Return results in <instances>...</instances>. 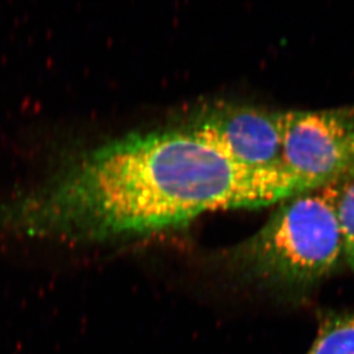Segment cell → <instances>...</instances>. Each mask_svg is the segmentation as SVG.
<instances>
[{
    "label": "cell",
    "mask_w": 354,
    "mask_h": 354,
    "mask_svg": "<svg viewBox=\"0 0 354 354\" xmlns=\"http://www.w3.org/2000/svg\"><path fill=\"white\" fill-rule=\"evenodd\" d=\"M317 185L284 167H244L180 125L101 145L3 214L29 234L111 239L266 207Z\"/></svg>",
    "instance_id": "cell-1"
},
{
    "label": "cell",
    "mask_w": 354,
    "mask_h": 354,
    "mask_svg": "<svg viewBox=\"0 0 354 354\" xmlns=\"http://www.w3.org/2000/svg\"><path fill=\"white\" fill-rule=\"evenodd\" d=\"M339 180L308 188L277 203L254 234L228 251L230 268L282 294H305L344 263L338 225Z\"/></svg>",
    "instance_id": "cell-2"
},
{
    "label": "cell",
    "mask_w": 354,
    "mask_h": 354,
    "mask_svg": "<svg viewBox=\"0 0 354 354\" xmlns=\"http://www.w3.org/2000/svg\"><path fill=\"white\" fill-rule=\"evenodd\" d=\"M353 131L354 108L282 111V164L317 184L352 177Z\"/></svg>",
    "instance_id": "cell-3"
},
{
    "label": "cell",
    "mask_w": 354,
    "mask_h": 354,
    "mask_svg": "<svg viewBox=\"0 0 354 354\" xmlns=\"http://www.w3.org/2000/svg\"><path fill=\"white\" fill-rule=\"evenodd\" d=\"M183 127L244 167H283L282 111L216 102L195 111Z\"/></svg>",
    "instance_id": "cell-4"
},
{
    "label": "cell",
    "mask_w": 354,
    "mask_h": 354,
    "mask_svg": "<svg viewBox=\"0 0 354 354\" xmlns=\"http://www.w3.org/2000/svg\"><path fill=\"white\" fill-rule=\"evenodd\" d=\"M306 354H354V313L329 312L324 315Z\"/></svg>",
    "instance_id": "cell-5"
},
{
    "label": "cell",
    "mask_w": 354,
    "mask_h": 354,
    "mask_svg": "<svg viewBox=\"0 0 354 354\" xmlns=\"http://www.w3.org/2000/svg\"><path fill=\"white\" fill-rule=\"evenodd\" d=\"M337 218L344 263L354 272V176L339 181Z\"/></svg>",
    "instance_id": "cell-6"
},
{
    "label": "cell",
    "mask_w": 354,
    "mask_h": 354,
    "mask_svg": "<svg viewBox=\"0 0 354 354\" xmlns=\"http://www.w3.org/2000/svg\"><path fill=\"white\" fill-rule=\"evenodd\" d=\"M348 153L351 155L352 160H354V131L348 139Z\"/></svg>",
    "instance_id": "cell-7"
}]
</instances>
